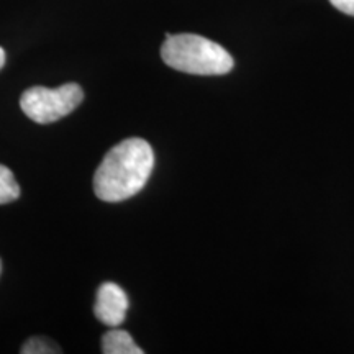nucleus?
I'll return each instance as SVG.
<instances>
[{
	"label": "nucleus",
	"instance_id": "1",
	"mask_svg": "<svg viewBox=\"0 0 354 354\" xmlns=\"http://www.w3.org/2000/svg\"><path fill=\"white\" fill-rule=\"evenodd\" d=\"M154 167L151 145L127 138L102 159L94 176V192L104 202H123L143 190Z\"/></svg>",
	"mask_w": 354,
	"mask_h": 354
},
{
	"label": "nucleus",
	"instance_id": "2",
	"mask_svg": "<svg viewBox=\"0 0 354 354\" xmlns=\"http://www.w3.org/2000/svg\"><path fill=\"white\" fill-rule=\"evenodd\" d=\"M161 57L169 68L196 76H223L233 69L234 61L218 43L201 35H167Z\"/></svg>",
	"mask_w": 354,
	"mask_h": 354
},
{
	"label": "nucleus",
	"instance_id": "3",
	"mask_svg": "<svg viewBox=\"0 0 354 354\" xmlns=\"http://www.w3.org/2000/svg\"><path fill=\"white\" fill-rule=\"evenodd\" d=\"M84 99V91L77 84L69 82L57 88L37 86L21 94L20 107L30 120L53 123L76 110Z\"/></svg>",
	"mask_w": 354,
	"mask_h": 354
},
{
	"label": "nucleus",
	"instance_id": "4",
	"mask_svg": "<svg viewBox=\"0 0 354 354\" xmlns=\"http://www.w3.org/2000/svg\"><path fill=\"white\" fill-rule=\"evenodd\" d=\"M128 305L130 302L120 286L113 284V282H104L97 290L94 305L95 318L110 328L120 326L125 322Z\"/></svg>",
	"mask_w": 354,
	"mask_h": 354
},
{
	"label": "nucleus",
	"instance_id": "5",
	"mask_svg": "<svg viewBox=\"0 0 354 354\" xmlns=\"http://www.w3.org/2000/svg\"><path fill=\"white\" fill-rule=\"evenodd\" d=\"M102 351L105 354H143V349L133 342L130 333L118 330V326H115V328L104 335Z\"/></svg>",
	"mask_w": 354,
	"mask_h": 354
},
{
	"label": "nucleus",
	"instance_id": "6",
	"mask_svg": "<svg viewBox=\"0 0 354 354\" xmlns=\"http://www.w3.org/2000/svg\"><path fill=\"white\" fill-rule=\"evenodd\" d=\"M20 197V185L15 180L13 172L0 165V205L10 203Z\"/></svg>",
	"mask_w": 354,
	"mask_h": 354
},
{
	"label": "nucleus",
	"instance_id": "7",
	"mask_svg": "<svg viewBox=\"0 0 354 354\" xmlns=\"http://www.w3.org/2000/svg\"><path fill=\"white\" fill-rule=\"evenodd\" d=\"M21 354H50V353H61V349L51 343L50 339H44L41 336H35L30 338L28 342L24 343L20 349Z\"/></svg>",
	"mask_w": 354,
	"mask_h": 354
},
{
	"label": "nucleus",
	"instance_id": "8",
	"mask_svg": "<svg viewBox=\"0 0 354 354\" xmlns=\"http://www.w3.org/2000/svg\"><path fill=\"white\" fill-rule=\"evenodd\" d=\"M330 2L333 3V7L338 8L339 12L354 17V0H330Z\"/></svg>",
	"mask_w": 354,
	"mask_h": 354
},
{
	"label": "nucleus",
	"instance_id": "9",
	"mask_svg": "<svg viewBox=\"0 0 354 354\" xmlns=\"http://www.w3.org/2000/svg\"><path fill=\"white\" fill-rule=\"evenodd\" d=\"M3 64H6V51L3 48H0V69L3 68Z\"/></svg>",
	"mask_w": 354,
	"mask_h": 354
},
{
	"label": "nucleus",
	"instance_id": "10",
	"mask_svg": "<svg viewBox=\"0 0 354 354\" xmlns=\"http://www.w3.org/2000/svg\"><path fill=\"white\" fill-rule=\"evenodd\" d=\"M0 272H2V261H0Z\"/></svg>",
	"mask_w": 354,
	"mask_h": 354
}]
</instances>
